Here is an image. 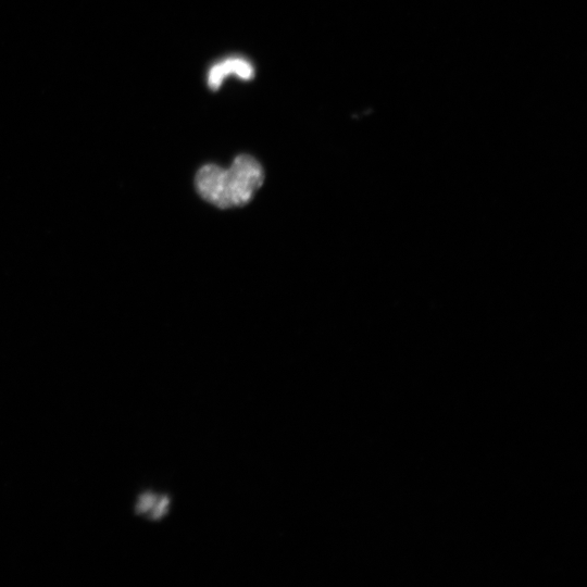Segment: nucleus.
Listing matches in <instances>:
<instances>
[{
    "instance_id": "f03ea898",
    "label": "nucleus",
    "mask_w": 587,
    "mask_h": 587,
    "mask_svg": "<svg viewBox=\"0 0 587 587\" xmlns=\"http://www.w3.org/2000/svg\"><path fill=\"white\" fill-rule=\"evenodd\" d=\"M233 76L244 81L252 80L255 77L252 62L243 57L223 59L209 69L207 83L211 91H218L224 80Z\"/></svg>"
},
{
    "instance_id": "7ed1b4c3",
    "label": "nucleus",
    "mask_w": 587,
    "mask_h": 587,
    "mask_svg": "<svg viewBox=\"0 0 587 587\" xmlns=\"http://www.w3.org/2000/svg\"><path fill=\"white\" fill-rule=\"evenodd\" d=\"M156 501V497L151 494V493H147L145 495L142 496L141 501L139 503V506H137V512H139V514H143V512L148 511L149 509H152V507L154 506Z\"/></svg>"
},
{
    "instance_id": "20e7f679",
    "label": "nucleus",
    "mask_w": 587,
    "mask_h": 587,
    "mask_svg": "<svg viewBox=\"0 0 587 587\" xmlns=\"http://www.w3.org/2000/svg\"><path fill=\"white\" fill-rule=\"evenodd\" d=\"M169 505V499L167 497H164L162 499H160V502L158 503V505L155 507L153 514H152V519H159L162 516L165 515V512L167 511V507Z\"/></svg>"
},
{
    "instance_id": "f257e3e1",
    "label": "nucleus",
    "mask_w": 587,
    "mask_h": 587,
    "mask_svg": "<svg viewBox=\"0 0 587 587\" xmlns=\"http://www.w3.org/2000/svg\"><path fill=\"white\" fill-rule=\"evenodd\" d=\"M265 182V171L251 155L237 156L228 169L206 165L196 174V190L204 201L220 209L247 205Z\"/></svg>"
}]
</instances>
